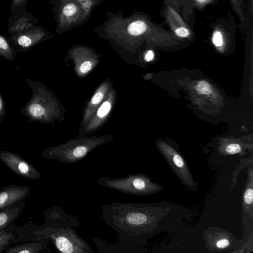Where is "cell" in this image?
Listing matches in <instances>:
<instances>
[{
    "instance_id": "27",
    "label": "cell",
    "mask_w": 253,
    "mask_h": 253,
    "mask_svg": "<svg viewBox=\"0 0 253 253\" xmlns=\"http://www.w3.org/2000/svg\"><path fill=\"white\" fill-rule=\"evenodd\" d=\"M251 8H252V7H253V0H251Z\"/></svg>"
},
{
    "instance_id": "26",
    "label": "cell",
    "mask_w": 253,
    "mask_h": 253,
    "mask_svg": "<svg viewBox=\"0 0 253 253\" xmlns=\"http://www.w3.org/2000/svg\"><path fill=\"white\" fill-rule=\"evenodd\" d=\"M154 53L151 50H148L145 55V60L146 61H150L154 58Z\"/></svg>"
},
{
    "instance_id": "22",
    "label": "cell",
    "mask_w": 253,
    "mask_h": 253,
    "mask_svg": "<svg viewBox=\"0 0 253 253\" xmlns=\"http://www.w3.org/2000/svg\"><path fill=\"white\" fill-rule=\"evenodd\" d=\"M174 164L178 168H181L184 166V161L181 157L178 154H175L173 157Z\"/></svg>"
},
{
    "instance_id": "15",
    "label": "cell",
    "mask_w": 253,
    "mask_h": 253,
    "mask_svg": "<svg viewBox=\"0 0 253 253\" xmlns=\"http://www.w3.org/2000/svg\"><path fill=\"white\" fill-rule=\"evenodd\" d=\"M197 91L201 94L209 95L211 92L210 84L205 81L199 82L196 85Z\"/></svg>"
},
{
    "instance_id": "11",
    "label": "cell",
    "mask_w": 253,
    "mask_h": 253,
    "mask_svg": "<svg viewBox=\"0 0 253 253\" xmlns=\"http://www.w3.org/2000/svg\"><path fill=\"white\" fill-rule=\"evenodd\" d=\"M16 55V50L8 39L0 35V56L9 62H12Z\"/></svg>"
},
{
    "instance_id": "23",
    "label": "cell",
    "mask_w": 253,
    "mask_h": 253,
    "mask_svg": "<svg viewBox=\"0 0 253 253\" xmlns=\"http://www.w3.org/2000/svg\"><path fill=\"white\" fill-rule=\"evenodd\" d=\"M91 66V63L90 61H85L81 65L80 70L82 73H85L90 70Z\"/></svg>"
},
{
    "instance_id": "3",
    "label": "cell",
    "mask_w": 253,
    "mask_h": 253,
    "mask_svg": "<svg viewBox=\"0 0 253 253\" xmlns=\"http://www.w3.org/2000/svg\"><path fill=\"white\" fill-rule=\"evenodd\" d=\"M0 160L12 171L23 178L39 180L41 175L30 163L13 152L0 151Z\"/></svg>"
},
{
    "instance_id": "19",
    "label": "cell",
    "mask_w": 253,
    "mask_h": 253,
    "mask_svg": "<svg viewBox=\"0 0 253 253\" xmlns=\"http://www.w3.org/2000/svg\"><path fill=\"white\" fill-rule=\"evenodd\" d=\"M6 114L4 100L0 92V123H1L5 118Z\"/></svg>"
},
{
    "instance_id": "16",
    "label": "cell",
    "mask_w": 253,
    "mask_h": 253,
    "mask_svg": "<svg viewBox=\"0 0 253 253\" xmlns=\"http://www.w3.org/2000/svg\"><path fill=\"white\" fill-rule=\"evenodd\" d=\"M194 5L199 9L202 10L210 4H216L217 0H191Z\"/></svg>"
},
{
    "instance_id": "25",
    "label": "cell",
    "mask_w": 253,
    "mask_h": 253,
    "mask_svg": "<svg viewBox=\"0 0 253 253\" xmlns=\"http://www.w3.org/2000/svg\"><path fill=\"white\" fill-rule=\"evenodd\" d=\"M229 244V242L227 239H222L216 243V246L218 248L223 249L227 247Z\"/></svg>"
},
{
    "instance_id": "24",
    "label": "cell",
    "mask_w": 253,
    "mask_h": 253,
    "mask_svg": "<svg viewBox=\"0 0 253 253\" xmlns=\"http://www.w3.org/2000/svg\"><path fill=\"white\" fill-rule=\"evenodd\" d=\"M103 95L102 93L98 92L96 93L91 99V102L93 104L99 103L102 99Z\"/></svg>"
},
{
    "instance_id": "7",
    "label": "cell",
    "mask_w": 253,
    "mask_h": 253,
    "mask_svg": "<svg viewBox=\"0 0 253 253\" xmlns=\"http://www.w3.org/2000/svg\"><path fill=\"white\" fill-rule=\"evenodd\" d=\"M39 20L27 10L8 18L7 30L9 35L16 34L35 27Z\"/></svg>"
},
{
    "instance_id": "2",
    "label": "cell",
    "mask_w": 253,
    "mask_h": 253,
    "mask_svg": "<svg viewBox=\"0 0 253 253\" xmlns=\"http://www.w3.org/2000/svg\"><path fill=\"white\" fill-rule=\"evenodd\" d=\"M100 186L120 192L133 195H140L149 190V181L140 174H128L122 178L101 176L96 180Z\"/></svg>"
},
{
    "instance_id": "18",
    "label": "cell",
    "mask_w": 253,
    "mask_h": 253,
    "mask_svg": "<svg viewBox=\"0 0 253 253\" xmlns=\"http://www.w3.org/2000/svg\"><path fill=\"white\" fill-rule=\"evenodd\" d=\"M77 11L76 6L72 3H69L66 5L62 10L63 14L66 16H71L74 15Z\"/></svg>"
},
{
    "instance_id": "20",
    "label": "cell",
    "mask_w": 253,
    "mask_h": 253,
    "mask_svg": "<svg viewBox=\"0 0 253 253\" xmlns=\"http://www.w3.org/2000/svg\"><path fill=\"white\" fill-rule=\"evenodd\" d=\"M241 151L240 146L236 143L230 144L226 148V151L229 154H234L238 153Z\"/></svg>"
},
{
    "instance_id": "9",
    "label": "cell",
    "mask_w": 253,
    "mask_h": 253,
    "mask_svg": "<svg viewBox=\"0 0 253 253\" xmlns=\"http://www.w3.org/2000/svg\"><path fill=\"white\" fill-rule=\"evenodd\" d=\"M26 204L18 202L0 211V231L9 226L20 216Z\"/></svg>"
},
{
    "instance_id": "8",
    "label": "cell",
    "mask_w": 253,
    "mask_h": 253,
    "mask_svg": "<svg viewBox=\"0 0 253 253\" xmlns=\"http://www.w3.org/2000/svg\"><path fill=\"white\" fill-rule=\"evenodd\" d=\"M49 239L45 237H37L34 241L8 247L5 253H39L45 250Z\"/></svg>"
},
{
    "instance_id": "21",
    "label": "cell",
    "mask_w": 253,
    "mask_h": 253,
    "mask_svg": "<svg viewBox=\"0 0 253 253\" xmlns=\"http://www.w3.org/2000/svg\"><path fill=\"white\" fill-rule=\"evenodd\" d=\"M253 190L252 188L248 189L244 194V201L248 205H250L253 202Z\"/></svg>"
},
{
    "instance_id": "6",
    "label": "cell",
    "mask_w": 253,
    "mask_h": 253,
    "mask_svg": "<svg viewBox=\"0 0 253 253\" xmlns=\"http://www.w3.org/2000/svg\"><path fill=\"white\" fill-rule=\"evenodd\" d=\"M30 188L26 185L12 184L0 189V211L18 202L24 201L29 195Z\"/></svg>"
},
{
    "instance_id": "17",
    "label": "cell",
    "mask_w": 253,
    "mask_h": 253,
    "mask_svg": "<svg viewBox=\"0 0 253 253\" xmlns=\"http://www.w3.org/2000/svg\"><path fill=\"white\" fill-rule=\"evenodd\" d=\"M111 105L108 101L104 102L98 109L97 114L99 117H103L109 113Z\"/></svg>"
},
{
    "instance_id": "5",
    "label": "cell",
    "mask_w": 253,
    "mask_h": 253,
    "mask_svg": "<svg viewBox=\"0 0 253 253\" xmlns=\"http://www.w3.org/2000/svg\"><path fill=\"white\" fill-rule=\"evenodd\" d=\"M45 36L43 29L35 26L22 32L9 35L8 39L16 51L25 52L42 41Z\"/></svg>"
},
{
    "instance_id": "14",
    "label": "cell",
    "mask_w": 253,
    "mask_h": 253,
    "mask_svg": "<svg viewBox=\"0 0 253 253\" xmlns=\"http://www.w3.org/2000/svg\"><path fill=\"white\" fill-rule=\"evenodd\" d=\"M235 14L241 20H245L242 0H229Z\"/></svg>"
},
{
    "instance_id": "13",
    "label": "cell",
    "mask_w": 253,
    "mask_h": 253,
    "mask_svg": "<svg viewBox=\"0 0 253 253\" xmlns=\"http://www.w3.org/2000/svg\"><path fill=\"white\" fill-rule=\"evenodd\" d=\"M28 0H12L10 10L11 15H14L26 11L25 5Z\"/></svg>"
},
{
    "instance_id": "4",
    "label": "cell",
    "mask_w": 253,
    "mask_h": 253,
    "mask_svg": "<svg viewBox=\"0 0 253 253\" xmlns=\"http://www.w3.org/2000/svg\"><path fill=\"white\" fill-rule=\"evenodd\" d=\"M162 15L170 32L178 39H190L194 34L182 16L171 4L166 2L163 7Z\"/></svg>"
},
{
    "instance_id": "1",
    "label": "cell",
    "mask_w": 253,
    "mask_h": 253,
    "mask_svg": "<svg viewBox=\"0 0 253 253\" xmlns=\"http://www.w3.org/2000/svg\"><path fill=\"white\" fill-rule=\"evenodd\" d=\"M45 225L33 233L49 239L56 250L63 253H94L90 245L75 231L80 226L79 216L66 212L61 207L45 211Z\"/></svg>"
},
{
    "instance_id": "10",
    "label": "cell",
    "mask_w": 253,
    "mask_h": 253,
    "mask_svg": "<svg viewBox=\"0 0 253 253\" xmlns=\"http://www.w3.org/2000/svg\"><path fill=\"white\" fill-rule=\"evenodd\" d=\"M228 27L227 24L221 22L214 25L211 33V41L215 46H222L230 34L233 33Z\"/></svg>"
},
{
    "instance_id": "12",
    "label": "cell",
    "mask_w": 253,
    "mask_h": 253,
    "mask_svg": "<svg viewBox=\"0 0 253 253\" xmlns=\"http://www.w3.org/2000/svg\"><path fill=\"white\" fill-rule=\"evenodd\" d=\"M14 225L12 223L0 231V253H3L12 243L15 235Z\"/></svg>"
}]
</instances>
